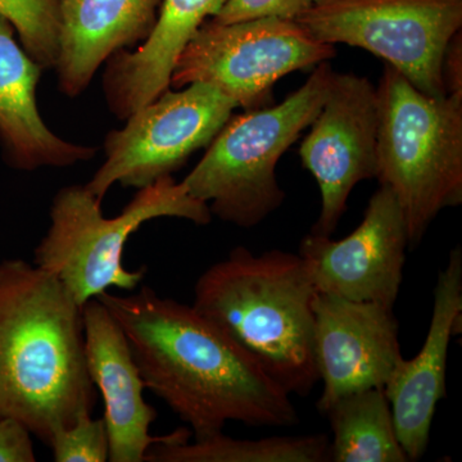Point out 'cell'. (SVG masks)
Masks as SVG:
<instances>
[{"instance_id":"6da1fadb","label":"cell","mask_w":462,"mask_h":462,"mask_svg":"<svg viewBox=\"0 0 462 462\" xmlns=\"http://www.w3.org/2000/svg\"><path fill=\"white\" fill-rule=\"evenodd\" d=\"M129 294L97 297L123 328L145 389L189 425L194 439L229 421L294 427L291 396L257 361L193 306L143 285Z\"/></svg>"},{"instance_id":"7a4b0ae2","label":"cell","mask_w":462,"mask_h":462,"mask_svg":"<svg viewBox=\"0 0 462 462\" xmlns=\"http://www.w3.org/2000/svg\"><path fill=\"white\" fill-rule=\"evenodd\" d=\"M83 306L56 276L23 260L0 263V418L50 446L93 415Z\"/></svg>"},{"instance_id":"3957f363","label":"cell","mask_w":462,"mask_h":462,"mask_svg":"<svg viewBox=\"0 0 462 462\" xmlns=\"http://www.w3.org/2000/svg\"><path fill=\"white\" fill-rule=\"evenodd\" d=\"M316 294L300 254L281 249L254 254L236 247L199 276L191 306L247 351L291 396L306 397L319 383Z\"/></svg>"},{"instance_id":"277c9868","label":"cell","mask_w":462,"mask_h":462,"mask_svg":"<svg viewBox=\"0 0 462 462\" xmlns=\"http://www.w3.org/2000/svg\"><path fill=\"white\" fill-rule=\"evenodd\" d=\"M378 93L376 178L402 211L410 247L462 203V94L427 96L385 63Z\"/></svg>"},{"instance_id":"5b68a950","label":"cell","mask_w":462,"mask_h":462,"mask_svg":"<svg viewBox=\"0 0 462 462\" xmlns=\"http://www.w3.org/2000/svg\"><path fill=\"white\" fill-rule=\"evenodd\" d=\"M334 72L328 60L319 63L281 105L231 116L181 181L188 193L207 203L212 216L243 229L266 220L285 200L276 165L320 112Z\"/></svg>"},{"instance_id":"8992f818","label":"cell","mask_w":462,"mask_h":462,"mask_svg":"<svg viewBox=\"0 0 462 462\" xmlns=\"http://www.w3.org/2000/svg\"><path fill=\"white\" fill-rule=\"evenodd\" d=\"M179 217L197 225L212 221L208 205L191 197L172 176L160 179L138 193L116 217H105L102 203L85 188H62L51 207V226L35 248L36 266L56 276L79 305L111 288L133 291L147 269L127 270V240L143 224Z\"/></svg>"},{"instance_id":"52a82bcc","label":"cell","mask_w":462,"mask_h":462,"mask_svg":"<svg viewBox=\"0 0 462 462\" xmlns=\"http://www.w3.org/2000/svg\"><path fill=\"white\" fill-rule=\"evenodd\" d=\"M294 21L324 44L383 58L427 96H447L440 65L461 32L462 0H314Z\"/></svg>"},{"instance_id":"ba28073f","label":"cell","mask_w":462,"mask_h":462,"mask_svg":"<svg viewBox=\"0 0 462 462\" xmlns=\"http://www.w3.org/2000/svg\"><path fill=\"white\" fill-rule=\"evenodd\" d=\"M336 56V45L316 41L294 20H207L176 58L170 87L209 84L243 111H254L272 103L281 79Z\"/></svg>"},{"instance_id":"9c48e42d","label":"cell","mask_w":462,"mask_h":462,"mask_svg":"<svg viewBox=\"0 0 462 462\" xmlns=\"http://www.w3.org/2000/svg\"><path fill=\"white\" fill-rule=\"evenodd\" d=\"M236 107L209 84L167 89L130 115L124 129L107 134L105 163L85 188L102 203L116 182L142 189L172 176L191 154L211 144Z\"/></svg>"},{"instance_id":"30bf717a","label":"cell","mask_w":462,"mask_h":462,"mask_svg":"<svg viewBox=\"0 0 462 462\" xmlns=\"http://www.w3.org/2000/svg\"><path fill=\"white\" fill-rule=\"evenodd\" d=\"M310 127L300 156L321 194L320 215L311 233L330 236L356 185L376 178L375 85L364 76L334 72L327 99Z\"/></svg>"},{"instance_id":"8fae6325","label":"cell","mask_w":462,"mask_h":462,"mask_svg":"<svg viewBox=\"0 0 462 462\" xmlns=\"http://www.w3.org/2000/svg\"><path fill=\"white\" fill-rule=\"evenodd\" d=\"M409 247L396 197L380 185L363 221L348 236L333 240L310 233L298 254L305 260L318 293L394 309Z\"/></svg>"},{"instance_id":"7c38bea8","label":"cell","mask_w":462,"mask_h":462,"mask_svg":"<svg viewBox=\"0 0 462 462\" xmlns=\"http://www.w3.org/2000/svg\"><path fill=\"white\" fill-rule=\"evenodd\" d=\"M314 349L319 382V411L340 397L370 388H384L402 363L400 324L393 309L316 294Z\"/></svg>"},{"instance_id":"4fadbf2b","label":"cell","mask_w":462,"mask_h":462,"mask_svg":"<svg viewBox=\"0 0 462 462\" xmlns=\"http://www.w3.org/2000/svg\"><path fill=\"white\" fill-rule=\"evenodd\" d=\"M85 355L94 387L105 402L109 461L143 462L154 443H184L190 430L180 428L153 437L149 433L157 411L143 397L145 384L123 328L98 298L83 305Z\"/></svg>"},{"instance_id":"5bb4252c","label":"cell","mask_w":462,"mask_h":462,"mask_svg":"<svg viewBox=\"0 0 462 462\" xmlns=\"http://www.w3.org/2000/svg\"><path fill=\"white\" fill-rule=\"evenodd\" d=\"M462 251L452 249L434 287L430 330L420 352L402 360L385 384L394 428L407 460L419 461L430 446L437 404L446 397V372L452 337L461 333Z\"/></svg>"},{"instance_id":"9a60e30c","label":"cell","mask_w":462,"mask_h":462,"mask_svg":"<svg viewBox=\"0 0 462 462\" xmlns=\"http://www.w3.org/2000/svg\"><path fill=\"white\" fill-rule=\"evenodd\" d=\"M163 0H60L58 87L76 98L117 51L147 41Z\"/></svg>"},{"instance_id":"2e32d148","label":"cell","mask_w":462,"mask_h":462,"mask_svg":"<svg viewBox=\"0 0 462 462\" xmlns=\"http://www.w3.org/2000/svg\"><path fill=\"white\" fill-rule=\"evenodd\" d=\"M14 32L0 14V143L5 161L32 171L91 160L97 148L63 141L42 121L36 103L42 69L17 44Z\"/></svg>"},{"instance_id":"e0dca14e","label":"cell","mask_w":462,"mask_h":462,"mask_svg":"<svg viewBox=\"0 0 462 462\" xmlns=\"http://www.w3.org/2000/svg\"><path fill=\"white\" fill-rule=\"evenodd\" d=\"M227 0H163L156 27L135 51H117L107 60L103 90L118 120L170 89L176 58L207 20Z\"/></svg>"},{"instance_id":"ac0fdd59","label":"cell","mask_w":462,"mask_h":462,"mask_svg":"<svg viewBox=\"0 0 462 462\" xmlns=\"http://www.w3.org/2000/svg\"><path fill=\"white\" fill-rule=\"evenodd\" d=\"M324 415L333 431L331 461L409 462L384 389H364L340 397Z\"/></svg>"},{"instance_id":"d6986e66","label":"cell","mask_w":462,"mask_h":462,"mask_svg":"<svg viewBox=\"0 0 462 462\" xmlns=\"http://www.w3.org/2000/svg\"><path fill=\"white\" fill-rule=\"evenodd\" d=\"M330 460L327 434L236 439L223 431L184 443H154L147 462H324Z\"/></svg>"},{"instance_id":"ffe728a7","label":"cell","mask_w":462,"mask_h":462,"mask_svg":"<svg viewBox=\"0 0 462 462\" xmlns=\"http://www.w3.org/2000/svg\"><path fill=\"white\" fill-rule=\"evenodd\" d=\"M60 0H0V14L42 69H54L60 51Z\"/></svg>"},{"instance_id":"44dd1931","label":"cell","mask_w":462,"mask_h":462,"mask_svg":"<svg viewBox=\"0 0 462 462\" xmlns=\"http://www.w3.org/2000/svg\"><path fill=\"white\" fill-rule=\"evenodd\" d=\"M56 462L109 461L107 427L103 418L84 416L71 427L57 431L50 443Z\"/></svg>"},{"instance_id":"7402d4cb","label":"cell","mask_w":462,"mask_h":462,"mask_svg":"<svg viewBox=\"0 0 462 462\" xmlns=\"http://www.w3.org/2000/svg\"><path fill=\"white\" fill-rule=\"evenodd\" d=\"M314 0H227L216 16L215 23H231L263 17L296 20L311 7Z\"/></svg>"},{"instance_id":"603a6c76","label":"cell","mask_w":462,"mask_h":462,"mask_svg":"<svg viewBox=\"0 0 462 462\" xmlns=\"http://www.w3.org/2000/svg\"><path fill=\"white\" fill-rule=\"evenodd\" d=\"M32 431L14 418H0V462H35Z\"/></svg>"},{"instance_id":"cb8c5ba5","label":"cell","mask_w":462,"mask_h":462,"mask_svg":"<svg viewBox=\"0 0 462 462\" xmlns=\"http://www.w3.org/2000/svg\"><path fill=\"white\" fill-rule=\"evenodd\" d=\"M440 78L446 94H462V35L456 33L447 45L440 65Z\"/></svg>"}]
</instances>
